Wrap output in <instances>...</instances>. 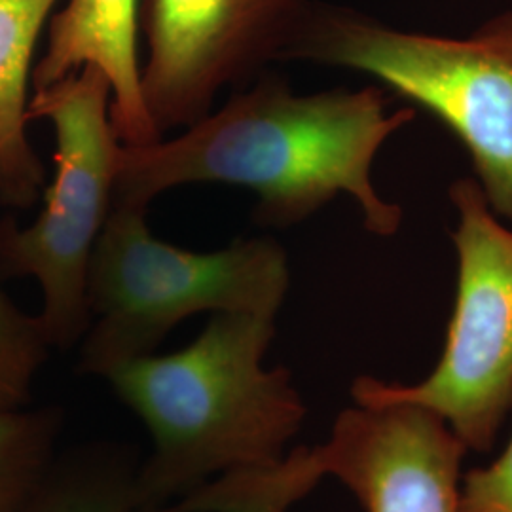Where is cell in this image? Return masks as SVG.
I'll use <instances>...</instances> for the list:
<instances>
[{
	"label": "cell",
	"instance_id": "cell-11",
	"mask_svg": "<svg viewBox=\"0 0 512 512\" xmlns=\"http://www.w3.org/2000/svg\"><path fill=\"white\" fill-rule=\"evenodd\" d=\"M135 454L95 442L57 456L25 512H131Z\"/></svg>",
	"mask_w": 512,
	"mask_h": 512
},
{
	"label": "cell",
	"instance_id": "cell-7",
	"mask_svg": "<svg viewBox=\"0 0 512 512\" xmlns=\"http://www.w3.org/2000/svg\"><path fill=\"white\" fill-rule=\"evenodd\" d=\"M310 8V0H139L141 90L162 139L205 118L222 88H245L285 59Z\"/></svg>",
	"mask_w": 512,
	"mask_h": 512
},
{
	"label": "cell",
	"instance_id": "cell-14",
	"mask_svg": "<svg viewBox=\"0 0 512 512\" xmlns=\"http://www.w3.org/2000/svg\"><path fill=\"white\" fill-rule=\"evenodd\" d=\"M0 270V412L27 408L33 382L52 349L38 315L19 310L2 289Z\"/></svg>",
	"mask_w": 512,
	"mask_h": 512
},
{
	"label": "cell",
	"instance_id": "cell-5",
	"mask_svg": "<svg viewBox=\"0 0 512 512\" xmlns=\"http://www.w3.org/2000/svg\"><path fill=\"white\" fill-rule=\"evenodd\" d=\"M110 97L109 78L93 65L35 90L27 120L54 126V183L33 224L19 228L0 220L2 275L37 279L38 319L52 348H73L90 327V262L114 207L122 148L110 122Z\"/></svg>",
	"mask_w": 512,
	"mask_h": 512
},
{
	"label": "cell",
	"instance_id": "cell-8",
	"mask_svg": "<svg viewBox=\"0 0 512 512\" xmlns=\"http://www.w3.org/2000/svg\"><path fill=\"white\" fill-rule=\"evenodd\" d=\"M327 442L311 448L319 475L340 480L365 512H459L469 450L433 412L351 397Z\"/></svg>",
	"mask_w": 512,
	"mask_h": 512
},
{
	"label": "cell",
	"instance_id": "cell-15",
	"mask_svg": "<svg viewBox=\"0 0 512 512\" xmlns=\"http://www.w3.org/2000/svg\"><path fill=\"white\" fill-rule=\"evenodd\" d=\"M459 512H512V437L490 465L463 475Z\"/></svg>",
	"mask_w": 512,
	"mask_h": 512
},
{
	"label": "cell",
	"instance_id": "cell-13",
	"mask_svg": "<svg viewBox=\"0 0 512 512\" xmlns=\"http://www.w3.org/2000/svg\"><path fill=\"white\" fill-rule=\"evenodd\" d=\"M319 480L300 452L266 469L220 476L167 512H287Z\"/></svg>",
	"mask_w": 512,
	"mask_h": 512
},
{
	"label": "cell",
	"instance_id": "cell-6",
	"mask_svg": "<svg viewBox=\"0 0 512 512\" xmlns=\"http://www.w3.org/2000/svg\"><path fill=\"white\" fill-rule=\"evenodd\" d=\"M458 289L444 349L418 384L359 376L351 397L420 406L488 454L512 412V228L495 217L476 179L452 184Z\"/></svg>",
	"mask_w": 512,
	"mask_h": 512
},
{
	"label": "cell",
	"instance_id": "cell-3",
	"mask_svg": "<svg viewBox=\"0 0 512 512\" xmlns=\"http://www.w3.org/2000/svg\"><path fill=\"white\" fill-rule=\"evenodd\" d=\"M143 205L114 203L88 275L90 327L80 370L107 378L152 355L165 336L198 313L281 310L289 291L285 249L268 238H239L194 253L154 238Z\"/></svg>",
	"mask_w": 512,
	"mask_h": 512
},
{
	"label": "cell",
	"instance_id": "cell-4",
	"mask_svg": "<svg viewBox=\"0 0 512 512\" xmlns=\"http://www.w3.org/2000/svg\"><path fill=\"white\" fill-rule=\"evenodd\" d=\"M285 59L370 74L437 116L469 152L492 211L512 222V12L450 38L311 4Z\"/></svg>",
	"mask_w": 512,
	"mask_h": 512
},
{
	"label": "cell",
	"instance_id": "cell-10",
	"mask_svg": "<svg viewBox=\"0 0 512 512\" xmlns=\"http://www.w3.org/2000/svg\"><path fill=\"white\" fill-rule=\"evenodd\" d=\"M57 0H0V202L35 205L46 169L27 137V84L38 37Z\"/></svg>",
	"mask_w": 512,
	"mask_h": 512
},
{
	"label": "cell",
	"instance_id": "cell-12",
	"mask_svg": "<svg viewBox=\"0 0 512 512\" xmlns=\"http://www.w3.org/2000/svg\"><path fill=\"white\" fill-rule=\"evenodd\" d=\"M63 414L55 406L0 412V512H25L57 459Z\"/></svg>",
	"mask_w": 512,
	"mask_h": 512
},
{
	"label": "cell",
	"instance_id": "cell-9",
	"mask_svg": "<svg viewBox=\"0 0 512 512\" xmlns=\"http://www.w3.org/2000/svg\"><path fill=\"white\" fill-rule=\"evenodd\" d=\"M139 0H69L50 19L48 44L33 69L35 90L93 65L109 78L110 122L124 147L162 141L141 90Z\"/></svg>",
	"mask_w": 512,
	"mask_h": 512
},
{
	"label": "cell",
	"instance_id": "cell-2",
	"mask_svg": "<svg viewBox=\"0 0 512 512\" xmlns=\"http://www.w3.org/2000/svg\"><path fill=\"white\" fill-rule=\"evenodd\" d=\"M274 315L213 313L186 348L147 355L107 376L152 435L133 478V511L162 512L220 476L287 458L306 404L283 366L264 368Z\"/></svg>",
	"mask_w": 512,
	"mask_h": 512
},
{
	"label": "cell",
	"instance_id": "cell-1",
	"mask_svg": "<svg viewBox=\"0 0 512 512\" xmlns=\"http://www.w3.org/2000/svg\"><path fill=\"white\" fill-rule=\"evenodd\" d=\"M385 99L378 86L296 95L279 76L262 73L179 137L122 145L114 203L148 207L181 184H234L258 196V224L287 228L348 194L366 230L391 238L403 209L378 194L372 165L416 112H387Z\"/></svg>",
	"mask_w": 512,
	"mask_h": 512
}]
</instances>
